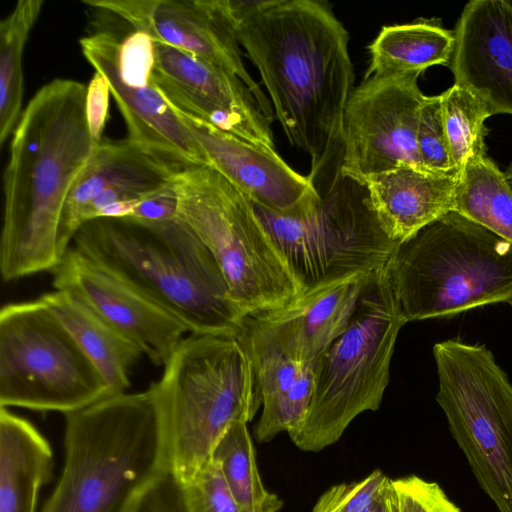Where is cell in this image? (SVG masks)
Masks as SVG:
<instances>
[{
	"label": "cell",
	"instance_id": "6da1fadb",
	"mask_svg": "<svg viewBox=\"0 0 512 512\" xmlns=\"http://www.w3.org/2000/svg\"><path fill=\"white\" fill-rule=\"evenodd\" d=\"M236 35L289 143L317 169L342 148L344 110L354 90L347 29L327 2L273 0Z\"/></svg>",
	"mask_w": 512,
	"mask_h": 512
},
{
	"label": "cell",
	"instance_id": "7a4b0ae2",
	"mask_svg": "<svg viewBox=\"0 0 512 512\" xmlns=\"http://www.w3.org/2000/svg\"><path fill=\"white\" fill-rule=\"evenodd\" d=\"M86 92L79 81L52 80L35 93L12 133L3 177L4 281L53 272L63 259L58 231L65 203L96 144Z\"/></svg>",
	"mask_w": 512,
	"mask_h": 512
},
{
	"label": "cell",
	"instance_id": "3957f363",
	"mask_svg": "<svg viewBox=\"0 0 512 512\" xmlns=\"http://www.w3.org/2000/svg\"><path fill=\"white\" fill-rule=\"evenodd\" d=\"M64 415V466L42 512H133L172 472L171 432L152 385Z\"/></svg>",
	"mask_w": 512,
	"mask_h": 512
},
{
	"label": "cell",
	"instance_id": "277c9868",
	"mask_svg": "<svg viewBox=\"0 0 512 512\" xmlns=\"http://www.w3.org/2000/svg\"><path fill=\"white\" fill-rule=\"evenodd\" d=\"M73 241L191 334L237 339L244 331L247 316L233 301L213 255L179 218L160 224L96 218L84 223Z\"/></svg>",
	"mask_w": 512,
	"mask_h": 512
},
{
	"label": "cell",
	"instance_id": "5b68a950",
	"mask_svg": "<svg viewBox=\"0 0 512 512\" xmlns=\"http://www.w3.org/2000/svg\"><path fill=\"white\" fill-rule=\"evenodd\" d=\"M386 269L406 322L512 300V242L456 212L400 243Z\"/></svg>",
	"mask_w": 512,
	"mask_h": 512
},
{
	"label": "cell",
	"instance_id": "8992f818",
	"mask_svg": "<svg viewBox=\"0 0 512 512\" xmlns=\"http://www.w3.org/2000/svg\"><path fill=\"white\" fill-rule=\"evenodd\" d=\"M172 438V474L191 480L235 422L248 423L262 405L250 357L232 337L182 339L152 384Z\"/></svg>",
	"mask_w": 512,
	"mask_h": 512
},
{
	"label": "cell",
	"instance_id": "52a82bcc",
	"mask_svg": "<svg viewBox=\"0 0 512 512\" xmlns=\"http://www.w3.org/2000/svg\"><path fill=\"white\" fill-rule=\"evenodd\" d=\"M178 218L207 247L246 316L280 309L304 291L251 200L208 166L174 177Z\"/></svg>",
	"mask_w": 512,
	"mask_h": 512
},
{
	"label": "cell",
	"instance_id": "ba28073f",
	"mask_svg": "<svg viewBox=\"0 0 512 512\" xmlns=\"http://www.w3.org/2000/svg\"><path fill=\"white\" fill-rule=\"evenodd\" d=\"M406 323L385 266L369 275L347 328L314 365L308 414L289 433L300 450L325 449L359 414L379 409L396 339Z\"/></svg>",
	"mask_w": 512,
	"mask_h": 512
},
{
	"label": "cell",
	"instance_id": "9c48e42d",
	"mask_svg": "<svg viewBox=\"0 0 512 512\" xmlns=\"http://www.w3.org/2000/svg\"><path fill=\"white\" fill-rule=\"evenodd\" d=\"M342 153L310 170L320 196L312 212L285 217L253 204L304 293L384 268L399 245L381 226L365 185L342 174Z\"/></svg>",
	"mask_w": 512,
	"mask_h": 512
},
{
	"label": "cell",
	"instance_id": "30bf717a",
	"mask_svg": "<svg viewBox=\"0 0 512 512\" xmlns=\"http://www.w3.org/2000/svg\"><path fill=\"white\" fill-rule=\"evenodd\" d=\"M436 400L479 486L499 512H512V383L482 344L433 347Z\"/></svg>",
	"mask_w": 512,
	"mask_h": 512
},
{
	"label": "cell",
	"instance_id": "8fae6325",
	"mask_svg": "<svg viewBox=\"0 0 512 512\" xmlns=\"http://www.w3.org/2000/svg\"><path fill=\"white\" fill-rule=\"evenodd\" d=\"M110 396L108 386L39 298L0 312V405L63 414Z\"/></svg>",
	"mask_w": 512,
	"mask_h": 512
},
{
	"label": "cell",
	"instance_id": "7c38bea8",
	"mask_svg": "<svg viewBox=\"0 0 512 512\" xmlns=\"http://www.w3.org/2000/svg\"><path fill=\"white\" fill-rule=\"evenodd\" d=\"M419 76H371L354 88L343 116L344 176L364 185L369 177L400 166L422 168L416 137L427 96Z\"/></svg>",
	"mask_w": 512,
	"mask_h": 512
},
{
	"label": "cell",
	"instance_id": "4fadbf2b",
	"mask_svg": "<svg viewBox=\"0 0 512 512\" xmlns=\"http://www.w3.org/2000/svg\"><path fill=\"white\" fill-rule=\"evenodd\" d=\"M182 167L128 138L96 143L65 203L58 231L63 257L84 223L127 217L137 201L170 185Z\"/></svg>",
	"mask_w": 512,
	"mask_h": 512
},
{
	"label": "cell",
	"instance_id": "5bb4252c",
	"mask_svg": "<svg viewBox=\"0 0 512 512\" xmlns=\"http://www.w3.org/2000/svg\"><path fill=\"white\" fill-rule=\"evenodd\" d=\"M154 45L153 79L171 108L276 150L272 121L237 76L163 42Z\"/></svg>",
	"mask_w": 512,
	"mask_h": 512
},
{
	"label": "cell",
	"instance_id": "9a60e30c",
	"mask_svg": "<svg viewBox=\"0 0 512 512\" xmlns=\"http://www.w3.org/2000/svg\"><path fill=\"white\" fill-rule=\"evenodd\" d=\"M87 6L113 13L134 30L190 53L237 76L272 121L273 109L248 73L235 30L214 0H85Z\"/></svg>",
	"mask_w": 512,
	"mask_h": 512
},
{
	"label": "cell",
	"instance_id": "2e32d148",
	"mask_svg": "<svg viewBox=\"0 0 512 512\" xmlns=\"http://www.w3.org/2000/svg\"><path fill=\"white\" fill-rule=\"evenodd\" d=\"M173 110L195 139L205 166L221 174L255 206L272 214L298 217L319 204L320 196L309 177L296 172L276 150Z\"/></svg>",
	"mask_w": 512,
	"mask_h": 512
},
{
	"label": "cell",
	"instance_id": "e0dca14e",
	"mask_svg": "<svg viewBox=\"0 0 512 512\" xmlns=\"http://www.w3.org/2000/svg\"><path fill=\"white\" fill-rule=\"evenodd\" d=\"M53 286L80 297L94 312L164 366L187 328L174 316L117 278L75 246L52 272Z\"/></svg>",
	"mask_w": 512,
	"mask_h": 512
},
{
	"label": "cell",
	"instance_id": "ac0fdd59",
	"mask_svg": "<svg viewBox=\"0 0 512 512\" xmlns=\"http://www.w3.org/2000/svg\"><path fill=\"white\" fill-rule=\"evenodd\" d=\"M448 66L493 115H512V3L473 0L458 19Z\"/></svg>",
	"mask_w": 512,
	"mask_h": 512
},
{
	"label": "cell",
	"instance_id": "d6986e66",
	"mask_svg": "<svg viewBox=\"0 0 512 512\" xmlns=\"http://www.w3.org/2000/svg\"><path fill=\"white\" fill-rule=\"evenodd\" d=\"M86 60L108 82L121 111L128 139L183 166H205L195 139L158 91L155 82L138 87L124 83L114 64L107 31L79 41Z\"/></svg>",
	"mask_w": 512,
	"mask_h": 512
},
{
	"label": "cell",
	"instance_id": "ffe728a7",
	"mask_svg": "<svg viewBox=\"0 0 512 512\" xmlns=\"http://www.w3.org/2000/svg\"><path fill=\"white\" fill-rule=\"evenodd\" d=\"M369 275L306 292L285 307L248 319L288 357L314 367L347 328Z\"/></svg>",
	"mask_w": 512,
	"mask_h": 512
},
{
	"label": "cell",
	"instance_id": "44dd1931",
	"mask_svg": "<svg viewBox=\"0 0 512 512\" xmlns=\"http://www.w3.org/2000/svg\"><path fill=\"white\" fill-rule=\"evenodd\" d=\"M459 173L404 165L371 176L364 185L384 231L400 244L454 211Z\"/></svg>",
	"mask_w": 512,
	"mask_h": 512
},
{
	"label": "cell",
	"instance_id": "7402d4cb",
	"mask_svg": "<svg viewBox=\"0 0 512 512\" xmlns=\"http://www.w3.org/2000/svg\"><path fill=\"white\" fill-rule=\"evenodd\" d=\"M237 340L248 353L256 374L262 413L254 429L260 443L288 434L305 420L314 391V367L288 357L248 319Z\"/></svg>",
	"mask_w": 512,
	"mask_h": 512
},
{
	"label": "cell",
	"instance_id": "603a6c76",
	"mask_svg": "<svg viewBox=\"0 0 512 512\" xmlns=\"http://www.w3.org/2000/svg\"><path fill=\"white\" fill-rule=\"evenodd\" d=\"M47 439L28 420L0 409V512H36L53 474Z\"/></svg>",
	"mask_w": 512,
	"mask_h": 512
},
{
	"label": "cell",
	"instance_id": "cb8c5ba5",
	"mask_svg": "<svg viewBox=\"0 0 512 512\" xmlns=\"http://www.w3.org/2000/svg\"><path fill=\"white\" fill-rule=\"evenodd\" d=\"M40 299L99 371L110 395L125 393L130 371L143 354L140 347L72 292L55 290Z\"/></svg>",
	"mask_w": 512,
	"mask_h": 512
},
{
	"label": "cell",
	"instance_id": "d4e9b609",
	"mask_svg": "<svg viewBox=\"0 0 512 512\" xmlns=\"http://www.w3.org/2000/svg\"><path fill=\"white\" fill-rule=\"evenodd\" d=\"M454 34L433 20L384 26L368 46L371 76L420 75L431 66L448 65Z\"/></svg>",
	"mask_w": 512,
	"mask_h": 512
},
{
	"label": "cell",
	"instance_id": "484cf974",
	"mask_svg": "<svg viewBox=\"0 0 512 512\" xmlns=\"http://www.w3.org/2000/svg\"><path fill=\"white\" fill-rule=\"evenodd\" d=\"M453 212L512 242V190L486 153L471 157L459 173Z\"/></svg>",
	"mask_w": 512,
	"mask_h": 512
},
{
	"label": "cell",
	"instance_id": "4316f807",
	"mask_svg": "<svg viewBox=\"0 0 512 512\" xmlns=\"http://www.w3.org/2000/svg\"><path fill=\"white\" fill-rule=\"evenodd\" d=\"M43 0H19L0 23V143L13 133L23 100V51Z\"/></svg>",
	"mask_w": 512,
	"mask_h": 512
},
{
	"label": "cell",
	"instance_id": "83f0119b",
	"mask_svg": "<svg viewBox=\"0 0 512 512\" xmlns=\"http://www.w3.org/2000/svg\"><path fill=\"white\" fill-rule=\"evenodd\" d=\"M211 458L245 512H278L282 500L268 491L261 480L247 423L235 422L216 445Z\"/></svg>",
	"mask_w": 512,
	"mask_h": 512
},
{
	"label": "cell",
	"instance_id": "f1b7e54d",
	"mask_svg": "<svg viewBox=\"0 0 512 512\" xmlns=\"http://www.w3.org/2000/svg\"><path fill=\"white\" fill-rule=\"evenodd\" d=\"M439 98L450 163L461 172L471 157L486 153L484 122L493 114L485 102L457 84Z\"/></svg>",
	"mask_w": 512,
	"mask_h": 512
},
{
	"label": "cell",
	"instance_id": "f546056e",
	"mask_svg": "<svg viewBox=\"0 0 512 512\" xmlns=\"http://www.w3.org/2000/svg\"><path fill=\"white\" fill-rule=\"evenodd\" d=\"M181 490L187 512H245L211 457Z\"/></svg>",
	"mask_w": 512,
	"mask_h": 512
},
{
	"label": "cell",
	"instance_id": "4dcf8cb0",
	"mask_svg": "<svg viewBox=\"0 0 512 512\" xmlns=\"http://www.w3.org/2000/svg\"><path fill=\"white\" fill-rule=\"evenodd\" d=\"M391 480L375 470L360 481L332 486L320 496L312 512H368Z\"/></svg>",
	"mask_w": 512,
	"mask_h": 512
},
{
	"label": "cell",
	"instance_id": "1f68e13d",
	"mask_svg": "<svg viewBox=\"0 0 512 512\" xmlns=\"http://www.w3.org/2000/svg\"><path fill=\"white\" fill-rule=\"evenodd\" d=\"M416 142L422 168L434 172L455 171L450 163L439 95L427 96L422 105Z\"/></svg>",
	"mask_w": 512,
	"mask_h": 512
},
{
	"label": "cell",
	"instance_id": "d6a6232c",
	"mask_svg": "<svg viewBox=\"0 0 512 512\" xmlns=\"http://www.w3.org/2000/svg\"><path fill=\"white\" fill-rule=\"evenodd\" d=\"M399 512H461L436 482L416 475L393 480Z\"/></svg>",
	"mask_w": 512,
	"mask_h": 512
},
{
	"label": "cell",
	"instance_id": "836d02e7",
	"mask_svg": "<svg viewBox=\"0 0 512 512\" xmlns=\"http://www.w3.org/2000/svg\"><path fill=\"white\" fill-rule=\"evenodd\" d=\"M125 218L147 224H160L178 219V198L174 180L170 185L137 201Z\"/></svg>",
	"mask_w": 512,
	"mask_h": 512
},
{
	"label": "cell",
	"instance_id": "e575fe53",
	"mask_svg": "<svg viewBox=\"0 0 512 512\" xmlns=\"http://www.w3.org/2000/svg\"><path fill=\"white\" fill-rule=\"evenodd\" d=\"M133 512H187L181 484L172 472L149 489Z\"/></svg>",
	"mask_w": 512,
	"mask_h": 512
},
{
	"label": "cell",
	"instance_id": "d590c367",
	"mask_svg": "<svg viewBox=\"0 0 512 512\" xmlns=\"http://www.w3.org/2000/svg\"><path fill=\"white\" fill-rule=\"evenodd\" d=\"M110 87L98 72L91 78L86 92V116L92 139L100 142L106 125L109 107Z\"/></svg>",
	"mask_w": 512,
	"mask_h": 512
},
{
	"label": "cell",
	"instance_id": "8d00e7d4",
	"mask_svg": "<svg viewBox=\"0 0 512 512\" xmlns=\"http://www.w3.org/2000/svg\"><path fill=\"white\" fill-rule=\"evenodd\" d=\"M273 0H214V3L227 22L235 30L272 4Z\"/></svg>",
	"mask_w": 512,
	"mask_h": 512
},
{
	"label": "cell",
	"instance_id": "74e56055",
	"mask_svg": "<svg viewBox=\"0 0 512 512\" xmlns=\"http://www.w3.org/2000/svg\"><path fill=\"white\" fill-rule=\"evenodd\" d=\"M368 512H399L398 498L393 480H391L379 500Z\"/></svg>",
	"mask_w": 512,
	"mask_h": 512
},
{
	"label": "cell",
	"instance_id": "f35d334b",
	"mask_svg": "<svg viewBox=\"0 0 512 512\" xmlns=\"http://www.w3.org/2000/svg\"><path fill=\"white\" fill-rule=\"evenodd\" d=\"M508 304H510L512 306V300Z\"/></svg>",
	"mask_w": 512,
	"mask_h": 512
}]
</instances>
